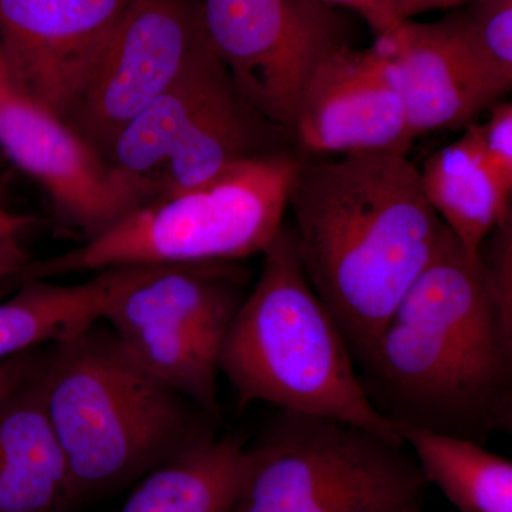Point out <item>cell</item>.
<instances>
[{"mask_svg":"<svg viewBox=\"0 0 512 512\" xmlns=\"http://www.w3.org/2000/svg\"><path fill=\"white\" fill-rule=\"evenodd\" d=\"M360 369L370 402L402 430L478 444L511 430L512 316L446 227Z\"/></svg>","mask_w":512,"mask_h":512,"instance_id":"6da1fadb","label":"cell"},{"mask_svg":"<svg viewBox=\"0 0 512 512\" xmlns=\"http://www.w3.org/2000/svg\"><path fill=\"white\" fill-rule=\"evenodd\" d=\"M288 207L306 278L362 367L444 224L404 154L302 157Z\"/></svg>","mask_w":512,"mask_h":512,"instance_id":"7a4b0ae2","label":"cell"},{"mask_svg":"<svg viewBox=\"0 0 512 512\" xmlns=\"http://www.w3.org/2000/svg\"><path fill=\"white\" fill-rule=\"evenodd\" d=\"M40 377L72 507L215 439L218 421L147 372L101 320L50 345Z\"/></svg>","mask_w":512,"mask_h":512,"instance_id":"3957f363","label":"cell"},{"mask_svg":"<svg viewBox=\"0 0 512 512\" xmlns=\"http://www.w3.org/2000/svg\"><path fill=\"white\" fill-rule=\"evenodd\" d=\"M355 365L342 330L306 278L291 229L282 227L222 339L218 370L241 406L265 402L404 440L403 430L370 402Z\"/></svg>","mask_w":512,"mask_h":512,"instance_id":"277c9868","label":"cell"},{"mask_svg":"<svg viewBox=\"0 0 512 512\" xmlns=\"http://www.w3.org/2000/svg\"><path fill=\"white\" fill-rule=\"evenodd\" d=\"M302 157L295 151L245 161L207 183L148 202L80 247L30 262L26 281L127 265L242 261L279 234Z\"/></svg>","mask_w":512,"mask_h":512,"instance_id":"5b68a950","label":"cell"},{"mask_svg":"<svg viewBox=\"0 0 512 512\" xmlns=\"http://www.w3.org/2000/svg\"><path fill=\"white\" fill-rule=\"evenodd\" d=\"M248 448L231 512H404L429 485L406 441L326 417L282 412Z\"/></svg>","mask_w":512,"mask_h":512,"instance_id":"8992f818","label":"cell"},{"mask_svg":"<svg viewBox=\"0 0 512 512\" xmlns=\"http://www.w3.org/2000/svg\"><path fill=\"white\" fill-rule=\"evenodd\" d=\"M249 278L239 261L144 265L103 322L147 372L220 423L218 356Z\"/></svg>","mask_w":512,"mask_h":512,"instance_id":"52a82bcc","label":"cell"},{"mask_svg":"<svg viewBox=\"0 0 512 512\" xmlns=\"http://www.w3.org/2000/svg\"><path fill=\"white\" fill-rule=\"evenodd\" d=\"M202 12L238 92L288 131L316 67L350 45L345 13L320 0H202Z\"/></svg>","mask_w":512,"mask_h":512,"instance_id":"ba28073f","label":"cell"},{"mask_svg":"<svg viewBox=\"0 0 512 512\" xmlns=\"http://www.w3.org/2000/svg\"><path fill=\"white\" fill-rule=\"evenodd\" d=\"M210 47L202 0H133L67 124L106 160L121 131Z\"/></svg>","mask_w":512,"mask_h":512,"instance_id":"9c48e42d","label":"cell"},{"mask_svg":"<svg viewBox=\"0 0 512 512\" xmlns=\"http://www.w3.org/2000/svg\"><path fill=\"white\" fill-rule=\"evenodd\" d=\"M133 0H0V49L23 96L70 119Z\"/></svg>","mask_w":512,"mask_h":512,"instance_id":"30bf717a","label":"cell"},{"mask_svg":"<svg viewBox=\"0 0 512 512\" xmlns=\"http://www.w3.org/2000/svg\"><path fill=\"white\" fill-rule=\"evenodd\" d=\"M0 147L89 241L138 208L133 192L69 124L0 80Z\"/></svg>","mask_w":512,"mask_h":512,"instance_id":"8fae6325","label":"cell"},{"mask_svg":"<svg viewBox=\"0 0 512 512\" xmlns=\"http://www.w3.org/2000/svg\"><path fill=\"white\" fill-rule=\"evenodd\" d=\"M291 133L301 157L404 154L416 133L372 49H336L303 90Z\"/></svg>","mask_w":512,"mask_h":512,"instance_id":"7c38bea8","label":"cell"},{"mask_svg":"<svg viewBox=\"0 0 512 512\" xmlns=\"http://www.w3.org/2000/svg\"><path fill=\"white\" fill-rule=\"evenodd\" d=\"M402 100L419 137L427 131L466 128L497 100L468 62L446 18L406 20L393 36L370 47Z\"/></svg>","mask_w":512,"mask_h":512,"instance_id":"4fadbf2b","label":"cell"},{"mask_svg":"<svg viewBox=\"0 0 512 512\" xmlns=\"http://www.w3.org/2000/svg\"><path fill=\"white\" fill-rule=\"evenodd\" d=\"M285 151H295L291 133L262 116L234 86L175 141L151 183L150 202L198 187L245 161Z\"/></svg>","mask_w":512,"mask_h":512,"instance_id":"5bb4252c","label":"cell"},{"mask_svg":"<svg viewBox=\"0 0 512 512\" xmlns=\"http://www.w3.org/2000/svg\"><path fill=\"white\" fill-rule=\"evenodd\" d=\"M42 365L0 402V512L72 508L62 448L46 412Z\"/></svg>","mask_w":512,"mask_h":512,"instance_id":"9a60e30c","label":"cell"},{"mask_svg":"<svg viewBox=\"0 0 512 512\" xmlns=\"http://www.w3.org/2000/svg\"><path fill=\"white\" fill-rule=\"evenodd\" d=\"M232 86L211 46L121 131L106 163L133 192L138 207L150 202L151 183L188 124Z\"/></svg>","mask_w":512,"mask_h":512,"instance_id":"2e32d148","label":"cell"},{"mask_svg":"<svg viewBox=\"0 0 512 512\" xmlns=\"http://www.w3.org/2000/svg\"><path fill=\"white\" fill-rule=\"evenodd\" d=\"M144 265L104 269L76 285L32 279L0 303V362L62 342L103 320L111 303L143 271Z\"/></svg>","mask_w":512,"mask_h":512,"instance_id":"e0dca14e","label":"cell"},{"mask_svg":"<svg viewBox=\"0 0 512 512\" xmlns=\"http://www.w3.org/2000/svg\"><path fill=\"white\" fill-rule=\"evenodd\" d=\"M463 130V136L424 163L420 184L444 227L468 254L478 256L485 238L511 217V197L498 188L484 163L476 121Z\"/></svg>","mask_w":512,"mask_h":512,"instance_id":"ac0fdd59","label":"cell"},{"mask_svg":"<svg viewBox=\"0 0 512 512\" xmlns=\"http://www.w3.org/2000/svg\"><path fill=\"white\" fill-rule=\"evenodd\" d=\"M248 466V447L215 437L138 480L119 512H231Z\"/></svg>","mask_w":512,"mask_h":512,"instance_id":"d6986e66","label":"cell"},{"mask_svg":"<svg viewBox=\"0 0 512 512\" xmlns=\"http://www.w3.org/2000/svg\"><path fill=\"white\" fill-rule=\"evenodd\" d=\"M427 484L458 512H512V463L476 441L421 429L403 430Z\"/></svg>","mask_w":512,"mask_h":512,"instance_id":"ffe728a7","label":"cell"},{"mask_svg":"<svg viewBox=\"0 0 512 512\" xmlns=\"http://www.w3.org/2000/svg\"><path fill=\"white\" fill-rule=\"evenodd\" d=\"M446 19L477 76L500 101L512 87V0H473Z\"/></svg>","mask_w":512,"mask_h":512,"instance_id":"44dd1931","label":"cell"},{"mask_svg":"<svg viewBox=\"0 0 512 512\" xmlns=\"http://www.w3.org/2000/svg\"><path fill=\"white\" fill-rule=\"evenodd\" d=\"M478 148L495 184L507 197L512 192V104L495 103L485 123H476Z\"/></svg>","mask_w":512,"mask_h":512,"instance_id":"7402d4cb","label":"cell"},{"mask_svg":"<svg viewBox=\"0 0 512 512\" xmlns=\"http://www.w3.org/2000/svg\"><path fill=\"white\" fill-rule=\"evenodd\" d=\"M335 8L352 10L376 33L377 39L393 36L402 28L403 20L397 15L396 0H320Z\"/></svg>","mask_w":512,"mask_h":512,"instance_id":"603a6c76","label":"cell"},{"mask_svg":"<svg viewBox=\"0 0 512 512\" xmlns=\"http://www.w3.org/2000/svg\"><path fill=\"white\" fill-rule=\"evenodd\" d=\"M46 350L33 349L0 362V402L40 366Z\"/></svg>","mask_w":512,"mask_h":512,"instance_id":"cb8c5ba5","label":"cell"},{"mask_svg":"<svg viewBox=\"0 0 512 512\" xmlns=\"http://www.w3.org/2000/svg\"><path fill=\"white\" fill-rule=\"evenodd\" d=\"M29 264V255L20 241V235H0V281L23 274Z\"/></svg>","mask_w":512,"mask_h":512,"instance_id":"d4e9b609","label":"cell"},{"mask_svg":"<svg viewBox=\"0 0 512 512\" xmlns=\"http://www.w3.org/2000/svg\"><path fill=\"white\" fill-rule=\"evenodd\" d=\"M470 2L473 0H396L397 15L406 22L421 13L458 8Z\"/></svg>","mask_w":512,"mask_h":512,"instance_id":"484cf974","label":"cell"},{"mask_svg":"<svg viewBox=\"0 0 512 512\" xmlns=\"http://www.w3.org/2000/svg\"><path fill=\"white\" fill-rule=\"evenodd\" d=\"M32 224L33 220L28 215L10 211L0 204V235H22Z\"/></svg>","mask_w":512,"mask_h":512,"instance_id":"4316f807","label":"cell"},{"mask_svg":"<svg viewBox=\"0 0 512 512\" xmlns=\"http://www.w3.org/2000/svg\"><path fill=\"white\" fill-rule=\"evenodd\" d=\"M9 77L8 67H6L5 59H3L2 49H0V80Z\"/></svg>","mask_w":512,"mask_h":512,"instance_id":"83f0119b","label":"cell"},{"mask_svg":"<svg viewBox=\"0 0 512 512\" xmlns=\"http://www.w3.org/2000/svg\"><path fill=\"white\" fill-rule=\"evenodd\" d=\"M404 512H424L423 504L413 505V507L407 508Z\"/></svg>","mask_w":512,"mask_h":512,"instance_id":"f1b7e54d","label":"cell"},{"mask_svg":"<svg viewBox=\"0 0 512 512\" xmlns=\"http://www.w3.org/2000/svg\"><path fill=\"white\" fill-rule=\"evenodd\" d=\"M0 202H2V190H0Z\"/></svg>","mask_w":512,"mask_h":512,"instance_id":"f546056e","label":"cell"}]
</instances>
